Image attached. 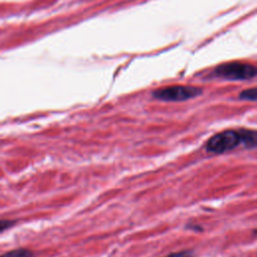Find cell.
<instances>
[{"label":"cell","mask_w":257,"mask_h":257,"mask_svg":"<svg viewBox=\"0 0 257 257\" xmlns=\"http://www.w3.org/2000/svg\"><path fill=\"white\" fill-rule=\"evenodd\" d=\"M214 73L219 77L230 80H247L257 75V67L250 63L232 61L218 65Z\"/></svg>","instance_id":"1"},{"label":"cell","mask_w":257,"mask_h":257,"mask_svg":"<svg viewBox=\"0 0 257 257\" xmlns=\"http://www.w3.org/2000/svg\"><path fill=\"white\" fill-rule=\"evenodd\" d=\"M239 145H241L239 131L227 130L211 137L206 144V149L213 154H223L235 149Z\"/></svg>","instance_id":"2"},{"label":"cell","mask_w":257,"mask_h":257,"mask_svg":"<svg viewBox=\"0 0 257 257\" xmlns=\"http://www.w3.org/2000/svg\"><path fill=\"white\" fill-rule=\"evenodd\" d=\"M202 89L191 85H172L159 88L153 92V96L164 101H184L197 97Z\"/></svg>","instance_id":"3"},{"label":"cell","mask_w":257,"mask_h":257,"mask_svg":"<svg viewBox=\"0 0 257 257\" xmlns=\"http://www.w3.org/2000/svg\"><path fill=\"white\" fill-rule=\"evenodd\" d=\"M241 135V144L247 149L257 148V131L255 130H239Z\"/></svg>","instance_id":"4"},{"label":"cell","mask_w":257,"mask_h":257,"mask_svg":"<svg viewBox=\"0 0 257 257\" xmlns=\"http://www.w3.org/2000/svg\"><path fill=\"white\" fill-rule=\"evenodd\" d=\"M34 254L31 250L25 248L14 249L1 255V257H33Z\"/></svg>","instance_id":"5"},{"label":"cell","mask_w":257,"mask_h":257,"mask_svg":"<svg viewBox=\"0 0 257 257\" xmlns=\"http://www.w3.org/2000/svg\"><path fill=\"white\" fill-rule=\"evenodd\" d=\"M239 97H240L241 99H245V100L257 101V86L243 90V91L240 93Z\"/></svg>","instance_id":"6"},{"label":"cell","mask_w":257,"mask_h":257,"mask_svg":"<svg viewBox=\"0 0 257 257\" xmlns=\"http://www.w3.org/2000/svg\"><path fill=\"white\" fill-rule=\"evenodd\" d=\"M192 256H193V252L191 250H183V251L172 253L166 257H192Z\"/></svg>","instance_id":"7"},{"label":"cell","mask_w":257,"mask_h":257,"mask_svg":"<svg viewBox=\"0 0 257 257\" xmlns=\"http://www.w3.org/2000/svg\"><path fill=\"white\" fill-rule=\"evenodd\" d=\"M13 224H14L13 221H10V220H1V225H0L1 232H3L4 230L8 229V228L11 227Z\"/></svg>","instance_id":"8"}]
</instances>
